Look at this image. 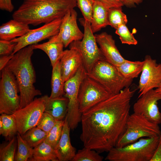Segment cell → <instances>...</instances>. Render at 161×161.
<instances>
[{"mask_svg": "<svg viewBox=\"0 0 161 161\" xmlns=\"http://www.w3.org/2000/svg\"><path fill=\"white\" fill-rule=\"evenodd\" d=\"M136 90L126 88L82 114L80 138L84 147L102 152L115 147L125 131Z\"/></svg>", "mask_w": 161, "mask_h": 161, "instance_id": "cell-1", "label": "cell"}, {"mask_svg": "<svg viewBox=\"0 0 161 161\" xmlns=\"http://www.w3.org/2000/svg\"><path fill=\"white\" fill-rule=\"evenodd\" d=\"M79 21L84 28L83 36L80 40L74 41L69 45V48L77 49L80 53L83 65L87 73L91 70L98 61L106 60L97 45L96 39L91 27V23L83 18Z\"/></svg>", "mask_w": 161, "mask_h": 161, "instance_id": "cell-7", "label": "cell"}, {"mask_svg": "<svg viewBox=\"0 0 161 161\" xmlns=\"http://www.w3.org/2000/svg\"><path fill=\"white\" fill-rule=\"evenodd\" d=\"M17 139L18 148L17 154L15 158V160L26 161L30 160L32 156L33 148L27 144L18 132Z\"/></svg>", "mask_w": 161, "mask_h": 161, "instance_id": "cell-29", "label": "cell"}, {"mask_svg": "<svg viewBox=\"0 0 161 161\" xmlns=\"http://www.w3.org/2000/svg\"><path fill=\"white\" fill-rule=\"evenodd\" d=\"M17 132L16 122L13 115L1 114L0 116V134L11 140Z\"/></svg>", "mask_w": 161, "mask_h": 161, "instance_id": "cell-25", "label": "cell"}, {"mask_svg": "<svg viewBox=\"0 0 161 161\" xmlns=\"http://www.w3.org/2000/svg\"><path fill=\"white\" fill-rule=\"evenodd\" d=\"M61 73L65 82L76 74L83 65L81 55L76 49L69 48L64 50L60 60Z\"/></svg>", "mask_w": 161, "mask_h": 161, "instance_id": "cell-17", "label": "cell"}, {"mask_svg": "<svg viewBox=\"0 0 161 161\" xmlns=\"http://www.w3.org/2000/svg\"><path fill=\"white\" fill-rule=\"evenodd\" d=\"M95 35L97 44L108 61L117 67L126 60L121 55L111 35L103 32Z\"/></svg>", "mask_w": 161, "mask_h": 161, "instance_id": "cell-16", "label": "cell"}, {"mask_svg": "<svg viewBox=\"0 0 161 161\" xmlns=\"http://www.w3.org/2000/svg\"><path fill=\"white\" fill-rule=\"evenodd\" d=\"M45 100L44 112L50 114L56 120H63L67 112L68 100L63 96L52 98L44 95Z\"/></svg>", "mask_w": 161, "mask_h": 161, "instance_id": "cell-21", "label": "cell"}, {"mask_svg": "<svg viewBox=\"0 0 161 161\" xmlns=\"http://www.w3.org/2000/svg\"><path fill=\"white\" fill-rule=\"evenodd\" d=\"M161 100V94L152 89L138 98L133 106L134 112L140 114L150 122L159 125L161 123V113L158 106V101Z\"/></svg>", "mask_w": 161, "mask_h": 161, "instance_id": "cell-13", "label": "cell"}, {"mask_svg": "<svg viewBox=\"0 0 161 161\" xmlns=\"http://www.w3.org/2000/svg\"><path fill=\"white\" fill-rule=\"evenodd\" d=\"M103 157L94 150L84 147L76 153L72 161H102Z\"/></svg>", "mask_w": 161, "mask_h": 161, "instance_id": "cell-31", "label": "cell"}, {"mask_svg": "<svg viewBox=\"0 0 161 161\" xmlns=\"http://www.w3.org/2000/svg\"><path fill=\"white\" fill-rule=\"evenodd\" d=\"M138 86L140 94L138 98L148 91L157 88L161 84V63L146 55Z\"/></svg>", "mask_w": 161, "mask_h": 161, "instance_id": "cell-14", "label": "cell"}, {"mask_svg": "<svg viewBox=\"0 0 161 161\" xmlns=\"http://www.w3.org/2000/svg\"><path fill=\"white\" fill-rule=\"evenodd\" d=\"M56 121L52 116L44 112L42 114L36 126L47 134L55 125Z\"/></svg>", "mask_w": 161, "mask_h": 161, "instance_id": "cell-35", "label": "cell"}, {"mask_svg": "<svg viewBox=\"0 0 161 161\" xmlns=\"http://www.w3.org/2000/svg\"><path fill=\"white\" fill-rule=\"evenodd\" d=\"M33 46L34 49H41L47 54L49 58L52 67L60 61L64 47L58 34L51 37L46 42L33 44Z\"/></svg>", "mask_w": 161, "mask_h": 161, "instance_id": "cell-19", "label": "cell"}, {"mask_svg": "<svg viewBox=\"0 0 161 161\" xmlns=\"http://www.w3.org/2000/svg\"><path fill=\"white\" fill-rule=\"evenodd\" d=\"M64 123V120H56L55 125L47 133L44 141L55 149L61 138Z\"/></svg>", "mask_w": 161, "mask_h": 161, "instance_id": "cell-30", "label": "cell"}, {"mask_svg": "<svg viewBox=\"0 0 161 161\" xmlns=\"http://www.w3.org/2000/svg\"><path fill=\"white\" fill-rule=\"evenodd\" d=\"M108 19V25L115 29L121 24H126L128 21L127 16L123 12L122 7L109 8Z\"/></svg>", "mask_w": 161, "mask_h": 161, "instance_id": "cell-28", "label": "cell"}, {"mask_svg": "<svg viewBox=\"0 0 161 161\" xmlns=\"http://www.w3.org/2000/svg\"><path fill=\"white\" fill-rule=\"evenodd\" d=\"M109 8L101 3L94 1L91 27L95 33L108 25V13Z\"/></svg>", "mask_w": 161, "mask_h": 161, "instance_id": "cell-22", "label": "cell"}, {"mask_svg": "<svg viewBox=\"0 0 161 161\" xmlns=\"http://www.w3.org/2000/svg\"><path fill=\"white\" fill-rule=\"evenodd\" d=\"M12 54L8 55L1 56L0 58V70L1 71L6 66V65L13 56Z\"/></svg>", "mask_w": 161, "mask_h": 161, "instance_id": "cell-40", "label": "cell"}, {"mask_svg": "<svg viewBox=\"0 0 161 161\" xmlns=\"http://www.w3.org/2000/svg\"><path fill=\"white\" fill-rule=\"evenodd\" d=\"M34 49L33 44L20 50L13 54L5 67L14 74L20 92V108L31 103L36 96L41 95L34 85L36 75L31 57Z\"/></svg>", "mask_w": 161, "mask_h": 161, "instance_id": "cell-3", "label": "cell"}, {"mask_svg": "<svg viewBox=\"0 0 161 161\" xmlns=\"http://www.w3.org/2000/svg\"><path fill=\"white\" fill-rule=\"evenodd\" d=\"M32 161H58L55 149L44 141L33 148Z\"/></svg>", "mask_w": 161, "mask_h": 161, "instance_id": "cell-23", "label": "cell"}, {"mask_svg": "<svg viewBox=\"0 0 161 161\" xmlns=\"http://www.w3.org/2000/svg\"><path fill=\"white\" fill-rule=\"evenodd\" d=\"M0 82V114H13L20 109L19 88L14 74L5 68Z\"/></svg>", "mask_w": 161, "mask_h": 161, "instance_id": "cell-9", "label": "cell"}, {"mask_svg": "<svg viewBox=\"0 0 161 161\" xmlns=\"http://www.w3.org/2000/svg\"><path fill=\"white\" fill-rule=\"evenodd\" d=\"M78 14L74 9L67 13L63 18L58 35L66 47L72 42L81 40L83 33L77 23Z\"/></svg>", "mask_w": 161, "mask_h": 161, "instance_id": "cell-15", "label": "cell"}, {"mask_svg": "<svg viewBox=\"0 0 161 161\" xmlns=\"http://www.w3.org/2000/svg\"><path fill=\"white\" fill-rule=\"evenodd\" d=\"M47 135V133L36 126L21 135L27 144L33 148L44 141Z\"/></svg>", "mask_w": 161, "mask_h": 161, "instance_id": "cell-27", "label": "cell"}, {"mask_svg": "<svg viewBox=\"0 0 161 161\" xmlns=\"http://www.w3.org/2000/svg\"><path fill=\"white\" fill-rule=\"evenodd\" d=\"M0 9L9 12H12L14 7L12 0H0Z\"/></svg>", "mask_w": 161, "mask_h": 161, "instance_id": "cell-38", "label": "cell"}, {"mask_svg": "<svg viewBox=\"0 0 161 161\" xmlns=\"http://www.w3.org/2000/svg\"><path fill=\"white\" fill-rule=\"evenodd\" d=\"M77 6L76 0H23L12 17L36 26L62 18Z\"/></svg>", "mask_w": 161, "mask_h": 161, "instance_id": "cell-2", "label": "cell"}, {"mask_svg": "<svg viewBox=\"0 0 161 161\" xmlns=\"http://www.w3.org/2000/svg\"><path fill=\"white\" fill-rule=\"evenodd\" d=\"M45 105L43 96L35 98L30 103L13 114L16 120L18 132L21 135L23 134L37 126L44 112Z\"/></svg>", "mask_w": 161, "mask_h": 161, "instance_id": "cell-11", "label": "cell"}, {"mask_svg": "<svg viewBox=\"0 0 161 161\" xmlns=\"http://www.w3.org/2000/svg\"><path fill=\"white\" fill-rule=\"evenodd\" d=\"M143 61H131L127 60L116 67L120 73L126 78L133 79L138 77L141 72L143 65Z\"/></svg>", "mask_w": 161, "mask_h": 161, "instance_id": "cell-26", "label": "cell"}, {"mask_svg": "<svg viewBox=\"0 0 161 161\" xmlns=\"http://www.w3.org/2000/svg\"><path fill=\"white\" fill-rule=\"evenodd\" d=\"M151 161H161V134L159 136L157 148Z\"/></svg>", "mask_w": 161, "mask_h": 161, "instance_id": "cell-39", "label": "cell"}, {"mask_svg": "<svg viewBox=\"0 0 161 161\" xmlns=\"http://www.w3.org/2000/svg\"><path fill=\"white\" fill-rule=\"evenodd\" d=\"M161 134L159 125L150 122L142 115L134 112L130 115L125 131L115 147L121 148L140 138L158 136Z\"/></svg>", "mask_w": 161, "mask_h": 161, "instance_id": "cell-6", "label": "cell"}, {"mask_svg": "<svg viewBox=\"0 0 161 161\" xmlns=\"http://www.w3.org/2000/svg\"><path fill=\"white\" fill-rule=\"evenodd\" d=\"M30 29L29 25L13 19L0 27V38L11 41L26 34Z\"/></svg>", "mask_w": 161, "mask_h": 161, "instance_id": "cell-20", "label": "cell"}, {"mask_svg": "<svg viewBox=\"0 0 161 161\" xmlns=\"http://www.w3.org/2000/svg\"><path fill=\"white\" fill-rule=\"evenodd\" d=\"M16 43L11 41L0 40V55L1 56L12 54Z\"/></svg>", "mask_w": 161, "mask_h": 161, "instance_id": "cell-36", "label": "cell"}, {"mask_svg": "<svg viewBox=\"0 0 161 161\" xmlns=\"http://www.w3.org/2000/svg\"><path fill=\"white\" fill-rule=\"evenodd\" d=\"M98 82L87 76L81 84L78 96L79 110L81 113L113 95Z\"/></svg>", "mask_w": 161, "mask_h": 161, "instance_id": "cell-10", "label": "cell"}, {"mask_svg": "<svg viewBox=\"0 0 161 161\" xmlns=\"http://www.w3.org/2000/svg\"><path fill=\"white\" fill-rule=\"evenodd\" d=\"M52 67L51 79V92L49 97L55 98L63 96L64 94V81L61 73L60 61Z\"/></svg>", "mask_w": 161, "mask_h": 161, "instance_id": "cell-24", "label": "cell"}, {"mask_svg": "<svg viewBox=\"0 0 161 161\" xmlns=\"http://www.w3.org/2000/svg\"><path fill=\"white\" fill-rule=\"evenodd\" d=\"M159 136L142 138L121 148H111L105 158L110 161H151L157 148Z\"/></svg>", "mask_w": 161, "mask_h": 161, "instance_id": "cell-4", "label": "cell"}, {"mask_svg": "<svg viewBox=\"0 0 161 161\" xmlns=\"http://www.w3.org/2000/svg\"><path fill=\"white\" fill-rule=\"evenodd\" d=\"M62 18L55 20L36 29H30L25 35L11 40L16 43L13 53V55L22 49L29 45L49 39L58 34Z\"/></svg>", "mask_w": 161, "mask_h": 161, "instance_id": "cell-12", "label": "cell"}, {"mask_svg": "<svg viewBox=\"0 0 161 161\" xmlns=\"http://www.w3.org/2000/svg\"><path fill=\"white\" fill-rule=\"evenodd\" d=\"M87 75L102 85L113 95L129 87L133 80L125 78L117 67L106 60L97 61Z\"/></svg>", "mask_w": 161, "mask_h": 161, "instance_id": "cell-5", "label": "cell"}, {"mask_svg": "<svg viewBox=\"0 0 161 161\" xmlns=\"http://www.w3.org/2000/svg\"><path fill=\"white\" fill-rule=\"evenodd\" d=\"M101 3L109 8L122 7L124 5L123 0H93Z\"/></svg>", "mask_w": 161, "mask_h": 161, "instance_id": "cell-37", "label": "cell"}, {"mask_svg": "<svg viewBox=\"0 0 161 161\" xmlns=\"http://www.w3.org/2000/svg\"><path fill=\"white\" fill-rule=\"evenodd\" d=\"M16 147V141L14 137L8 143L1 144L0 161H14Z\"/></svg>", "mask_w": 161, "mask_h": 161, "instance_id": "cell-32", "label": "cell"}, {"mask_svg": "<svg viewBox=\"0 0 161 161\" xmlns=\"http://www.w3.org/2000/svg\"><path fill=\"white\" fill-rule=\"evenodd\" d=\"M144 0H123L124 5L129 7H135V4H139Z\"/></svg>", "mask_w": 161, "mask_h": 161, "instance_id": "cell-41", "label": "cell"}, {"mask_svg": "<svg viewBox=\"0 0 161 161\" xmlns=\"http://www.w3.org/2000/svg\"><path fill=\"white\" fill-rule=\"evenodd\" d=\"M70 129L65 119L61 138L55 149L58 161H72L76 154V149L72 146L70 141Z\"/></svg>", "mask_w": 161, "mask_h": 161, "instance_id": "cell-18", "label": "cell"}, {"mask_svg": "<svg viewBox=\"0 0 161 161\" xmlns=\"http://www.w3.org/2000/svg\"><path fill=\"white\" fill-rule=\"evenodd\" d=\"M155 90L156 92L161 94V84L157 88H156Z\"/></svg>", "mask_w": 161, "mask_h": 161, "instance_id": "cell-42", "label": "cell"}, {"mask_svg": "<svg viewBox=\"0 0 161 161\" xmlns=\"http://www.w3.org/2000/svg\"><path fill=\"white\" fill-rule=\"evenodd\" d=\"M86 73L82 65L75 75L65 82L64 96L68 100L65 119L72 130L75 129L81 122L82 114L79 110L78 96L81 84L87 76Z\"/></svg>", "mask_w": 161, "mask_h": 161, "instance_id": "cell-8", "label": "cell"}, {"mask_svg": "<svg viewBox=\"0 0 161 161\" xmlns=\"http://www.w3.org/2000/svg\"><path fill=\"white\" fill-rule=\"evenodd\" d=\"M76 1L77 6L80 10L83 18L91 23L94 1L93 0H76Z\"/></svg>", "mask_w": 161, "mask_h": 161, "instance_id": "cell-34", "label": "cell"}, {"mask_svg": "<svg viewBox=\"0 0 161 161\" xmlns=\"http://www.w3.org/2000/svg\"><path fill=\"white\" fill-rule=\"evenodd\" d=\"M126 24L119 26L115 30V33L119 36L122 44L136 45L137 41L130 32Z\"/></svg>", "mask_w": 161, "mask_h": 161, "instance_id": "cell-33", "label": "cell"}]
</instances>
